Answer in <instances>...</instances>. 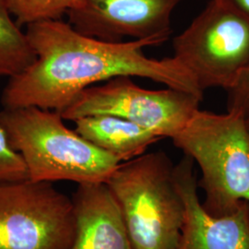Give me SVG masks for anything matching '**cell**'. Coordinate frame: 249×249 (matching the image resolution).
<instances>
[{
	"instance_id": "obj_1",
	"label": "cell",
	"mask_w": 249,
	"mask_h": 249,
	"mask_svg": "<svg viewBox=\"0 0 249 249\" xmlns=\"http://www.w3.org/2000/svg\"><path fill=\"white\" fill-rule=\"evenodd\" d=\"M36 59L9 79L2 94L4 107H36L61 113L81 91L119 76L139 77L203 98L193 76L172 57L151 58L150 40L107 42L85 36L61 19L26 26Z\"/></svg>"
},
{
	"instance_id": "obj_2",
	"label": "cell",
	"mask_w": 249,
	"mask_h": 249,
	"mask_svg": "<svg viewBox=\"0 0 249 249\" xmlns=\"http://www.w3.org/2000/svg\"><path fill=\"white\" fill-rule=\"evenodd\" d=\"M60 113L36 107H4L0 124L21 155L32 181L106 183L121 161L69 128Z\"/></svg>"
},
{
	"instance_id": "obj_3",
	"label": "cell",
	"mask_w": 249,
	"mask_h": 249,
	"mask_svg": "<svg viewBox=\"0 0 249 249\" xmlns=\"http://www.w3.org/2000/svg\"><path fill=\"white\" fill-rule=\"evenodd\" d=\"M201 171L203 207L220 217L249 204V128L247 118L198 109L173 139Z\"/></svg>"
},
{
	"instance_id": "obj_4",
	"label": "cell",
	"mask_w": 249,
	"mask_h": 249,
	"mask_svg": "<svg viewBox=\"0 0 249 249\" xmlns=\"http://www.w3.org/2000/svg\"><path fill=\"white\" fill-rule=\"evenodd\" d=\"M163 151L121 162L107 184L117 202L134 249H177L185 206Z\"/></svg>"
},
{
	"instance_id": "obj_5",
	"label": "cell",
	"mask_w": 249,
	"mask_h": 249,
	"mask_svg": "<svg viewBox=\"0 0 249 249\" xmlns=\"http://www.w3.org/2000/svg\"><path fill=\"white\" fill-rule=\"evenodd\" d=\"M174 57L199 89H232L249 66V15L224 0H210L174 38Z\"/></svg>"
},
{
	"instance_id": "obj_6",
	"label": "cell",
	"mask_w": 249,
	"mask_h": 249,
	"mask_svg": "<svg viewBox=\"0 0 249 249\" xmlns=\"http://www.w3.org/2000/svg\"><path fill=\"white\" fill-rule=\"evenodd\" d=\"M119 76L81 91L60 113L65 120L110 115L128 120L160 139H173L199 109L202 97L181 89H148Z\"/></svg>"
},
{
	"instance_id": "obj_7",
	"label": "cell",
	"mask_w": 249,
	"mask_h": 249,
	"mask_svg": "<svg viewBox=\"0 0 249 249\" xmlns=\"http://www.w3.org/2000/svg\"><path fill=\"white\" fill-rule=\"evenodd\" d=\"M72 198L53 183H0V249H71Z\"/></svg>"
},
{
	"instance_id": "obj_8",
	"label": "cell",
	"mask_w": 249,
	"mask_h": 249,
	"mask_svg": "<svg viewBox=\"0 0 249 249\" xmlns=\"http://www.w3.org/2000/svg\"><path fill=\"white\" fill-rule=\"evenodd\" d=\"M186 0H82L68 13L69 23L85 36L107 42L150 40L172 35V16Z\"/></svg>"
},
{
	"instance_id": "obj_9",
	"label": "cell",
	"mask_w": 249,
	"mask_h": 249,
	"mask_svg": "<svg viewBox=\"0 0 249 249\" xmlns=\"http://www.w3.org/2000/svg\"><path fill=\"white\" fill-rule=\"evenodd\" d=\"M194 160L185 155L174 166V180L185 206L177 249H249V204L220 217L209 213L197 196Z\"/></svg>"
},
{
	"instance_id": "obj_10",
	"label": "cell",
	"mask_w": 249,
	"mask_h": 249,
	"mask_svg": "<svg viewBox=\"0 0 249 249\" xmlns=\"http://www.w3.org/2000/svg\"><path fill=\"white\" fill-rule=\"evenodd\" d=\"M72 202L76 228L71 249H134L120 209L106 183L78 185Z\"/></svg>"
},
{
	"instance_id": "obj_11",
	"label": "cell",
	"mask_w": 249,
	"mask_h": 249,
	"mask_svg": "<svg viewBox=\"0 0 249 249\" xmlns=\"http://www.w3.org/2000/svg\"><path fill=\"white\" fill-rule=\"evenodd\" d=\"M75 130L121 162L142 156L160 137L124 118L110 115L84 116L74 121Z\"/></svg>"
},
{
	"instance_id": "obj_12",
	"label": "cell",
	"mask_w": 249,
	"mask_h": 249,
	"mask_svg": "<svg viewBox=\"0 0 249 249\" xmlns=\"http://www.w3.org/2000/svg\"><path fill=\"white\" fill-rule=\"evenodd\" d=\"M36 59V53L23 32L13 19L6 0H0V80L22 73Z\"/></svg>"
},
{
	"instance_id": "obj_13",
	"label": "cell",
	"mask_w": 249,
	"mask_h": 249,
	"mask_svg": "<svg viewBox=\"0 0 249 249\" xmlns=\"http://www.w3.org/2000/svg\"><path fill=\"white\" fill-rule=\"evenodd\" d=\"M18 24L29 25L39 21L61 19L72 9H78L82 0H6Z\"/></svg>"
},
{
	"instance_id": "obj_14",
	"label": "cell",
	"mask_w": 249,
	"mask_h": 249,
	"mask_svg": "<svg viewBox=\"0 0 249 249\" xmlns=\"http://www.w3.org/2000/svg\"><path fill=\"white\" fill-rule=\"evenodd\" d=\"M29 179L26 164L21 155L9 142L8 134L0 124V183Z\"/></svg>"
},
{
	"instance_id": "obj_15",
	"label": "cell",
	"mask_w": 249,
	"mask_h": 249,
	"mask_svg": "<svg viewBox=\"0 0 249 249\" xmlns=\"http://www.w3.org/2000/svg\"><path fill=\"white\" fill-rule=\"evenodd\" d=\"M227 111L249 116V66L235 86L227 91Z\"/></svg>"
},
{
	"instance_id": "obj_16",
	"label": "cell",
	"mask_w": 249,
	"mask_h": 249,
	"mask_svg": "<svg viewBox=\"0 0 249 249\" xmlns=\"http://www.w3.org/2000/svg\"><path fill=\"white\" fill-rule=\"evenodd\" d=\"M249 15V0H224Z\"/></svg>"
},
{
	"instance_id": "obj_17",
	"label": "cell",
	"mask_w": 249,
	"mask_h": 249,
	"mask_svg": "<svg viewBox=\"0 0 249 249\" xmlns=\"http://www.w3.org/2000/svg\"><path fill=\"white\" fill-rule=\"evenodd\" d=\"M247 121H248V123H249V116L247 118Z\"/></svg>"
},
{
	"instance_id": "obj_18",
	"label": "cell",
	"mask_w": 249,
	"mask_h": 249,
	"mask_svg": "<svg viewBox=\"0 0 249 249\" xmlns=\"http://www.w3.org/2000/svg\"><path fill=\"white\" fill-rule=\"evenodd\" d=\"M248 124H249V123H248Z\"/></svg>"
}]
</instances>
